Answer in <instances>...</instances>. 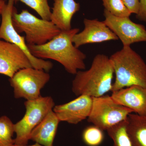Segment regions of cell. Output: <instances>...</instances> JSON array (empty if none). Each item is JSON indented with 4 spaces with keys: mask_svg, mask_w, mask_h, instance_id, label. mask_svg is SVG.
I'll return each mask as SVG.
<instances>
[{
    "mask_svg": "<svg viewBox=\"0 0 146 146\" xmlns=\"http://www.w3.org/2000/svg\"><path fill=\"white\" fill-rule=\"evenodd\" d=\"M78 28L61 31L51 40L41 45H27L31 54L40 59H50L61 64L68 72L76 75L78 70L86 69L85 54L75 46L72 38Z\"/></svg>",
    "mask_w": 146,
    "mask_h": 146,
    "instance_id": "1",
    "label": "cell"
},
{
    "mask_svg": "<svg viewBox=\"0 0 146 146\" xmlns=\"http://www.w3.org/2000/svg\"><path fill=\"white\" fill-rule=\"evenodd\" d=\"M114 68L110 57L97 54L87 70L78 71L72 82V91L77 96L92 98L104 96L112 91Z\"/></svg>",
    "mask_w": 146,
    "mask_h": 146,
    "instance_id": "2",
    "label": "cell"
},
{
    "mask_svg": "<svg viewBox=\"0 0 146 146\" xmlns=\"http://www.w3.org/2000/svg\"><path fill=\"white\" fill-rule=\"evenodd\" d=\"M110 58L115 75L111 92L133 85L146 87V63L130 46H123Z\"/></svg>",
    "mask_w": 146,
    "mask_h": 146,
    "instance_id": "3",
    "label": "cell"
},
{
    "mask_svg": "<svg viewBox=\"0 0 146 146\" xmlns=\"http://www.w3.org/2000/svg\"><path fill=\"white\" fill-rule=\"evenodd\" d=\"M12 22L18 33L25 34V39L27 45L44 44L61 32L51 21L37 18L26 9L18 13L14 7Z\"/></svg>",
    "mask_w": 146,
    "mask_h": 146,
    "instance_id": "4",
    "label": "cell"
},
{
    "mask_svg": "<svg viewBox=\"0 0 146 146\" xmlns=\"http://www.w3.org/2000/svg\"><path fill=\"white\" fill-rule=\"evenodd\" d=\"M24 104L26 108L25 115L22 119L14 124L16 133L14 144L19 145H27L32 131L55 106L51 97L41 96L35 100H27Z\"/></svg>",
    "mask_w": 146,
    "mask_h": 146,
    "instance_id": "5",
    "label": "cell"
},
{
    "mask_svg": "<svg viewBox=\"0 0 146 146\" xmlns=\"http://www.w3.org/2000/svg\"><path fill=\"white\" fill-rule=\"evenodd\" d=\"M93 98L92 109L87 120L103 131L125 121L129 114L134 113L131 109L116 102L111 96Z\"/></svg>",
    "mask_w": 146,
    "mask_h": 146,
    "instance_id": "6",
    "label": "cell"
},
{
    "mask_svg": "<svg viewBox=\"0 0 146 146\" xmlns=\"http://www.w3.org/2000/svg\"><path fill=\"white\" fill-rule=\"evenodd\" d=\"M50 78L48 72L32 67L20 70L9 78V81L15 98L31 100L41 96L40 91Z\"/></svg>",
    "mask_w": 146,
    "mask_h": 146,
    "instance_id": "7",
    "label": "cell"
},
{
    "mask_svg": "<svg viewBox=\"0 0 146 146\" xmlns=\"http://www.w3.org/2000/svg\"><path fill=\"white\" fill-rule=\"evenodd\" d=\"M15 0H8L2 12L1 23L0 26V39L18 46L25 52L35 69L48 72L52 69L53 64L49 61L37 58L33 55L29 50L25 36H22L16 30L12 22V13L14 9Z\"/></svg>",
    "mask_w": 146,
    "mask_h": 146,
    "instance_id": "8",
    "label": "cell"
},
{
    "mask_svg": "<svg viewBox=\"0 0 146 146\" xmlns=\"http://www.w3.org/2000/svg\"><path fill=\"white\" fill-rule=\"evenodd\" d=\"M104 15V22L121 40L123 46L146 42V29L143 25L134 23L129 17L114 16L105 9Z\"/></svg>",
    "mask_w": 146,
    "mask_h": 146,
    "instance_id": "9",
    "label": "cell"
},
{
    "mask_svg": "<svg viewBox=\"0 0 146 146\" xmlns=\"http://www.w3.org/2000/svg\"><path fill=\"white\" fill-rule=\"evenodd\" d=\"M32 67L28 58L19 47L0 39V74L11 78L20 70Z\"/></svg>",
    "mask_w": 146,
    "mask_h": 146,
    "instance_id": "10",
    "label": "cell"
},
{
    "mask_svg": "<svg viewBox=\"0 0 146 146\" xmlns=\"http://www.w3.org/2000/svg\"><path fill=\"white\" fill-rule=\"evenodd\" d=\"M83 23V30L75 35L72 38L73 44L76 48L86 44L119 39L104 21H100L97 19L84 18Z\"/></svg>",
    "mask_w": 146,
    "mask_h": 146,
    "instance_id": "11",
    "label": "cell"
},
{
    "mask_svg": "<svg viewBox=\"0 0 146 146\" xmlns=\"http://www.w3.org/2000/svg\"><path fill=\"white\" fill-rule=\"evenodd\" d=\"M93 102L92 97L81 95L67 103L55 106L53 111L60 122L77 124L89 117Z\"/></svg>",
    "mask_w": 146,
    "mask_h": 146,
    "instance_id": "12",
    "label": "cell"
},
{
    "mask_svg": "<svg viewBox=\"0 0 146 146\" xmlns=\"http://www.w3.org/2000/svg\"><path fill=\"white\" fill-rule=\"evenodd\" d=\"M111 96L119 104L146 117V87L133 85L112 92Z\"/></svg>",
    "mask_w": 146,
    "mask_h": 146,
    "instance_id": "13",
    "label": "cell"
},
{
    "mask_svg": "<svg viewBox=\"0 0 146 146\" xmlns=\"http://www.w3.org/2000/svg\"><path fill=\"white\" fill-rule=\"evenodd\" d=\"M80 9V5L75 0H54L50 21L61 31L72 29L73 16Z\"/></svg>",
    "mask_w": 146,
    "mask_h": 146,
    "instance_id": "14",
    "label": "cell"
},
{
    "mask_svg": "<svg viewBox=\"0 0 146 146\" xmlns=\"http://www.w3.org/2000/svg\"><path fill=\"white\" fill-rule=\"evenodd\" d=\"M60 122L53 110L50 111L32 131L30 140L42 145L53 146Z\"/></svg>",
    "mask_w": 146,
    "mask_h": 146,
    "instance_id": "15",
    "label": "cell"
},
{
    "mask_svg": "<svg viewBox=\"0 0 146 146\" xmlns=\"http://www.w3.org/2000/svg\"><path fill=\"white\" fill-rule=\"evenodd\" d=\"M126 121L127 132L132 146H146V117L131 113Z\"/></svg>",
    "mask_w": 146,
    "mask_h": 146,
    "instance_id": "16",
    "label": "cell"
},
{
    "mask_svg": "<svg viewBox=\"0 0 146 146\" xmlns=\"http://www.w3.org/2000/svg\"><path fill=\"white\" fill-rule=\"evenodd\" d=\"M126 125L125 120L106 131L113 142V146H132L127 132Z\"/></svg>",
    "mask_w": 146,
    "mask_h": 146,
    "instance_id": "17",
    "label": "cell"
},
{
    "mask_svg": "<svg viewBox=\"0 0 146 146\" xmlns=\"http://www.w3.org/2000/svg\"><path fill=\"white\" fill-rule=\"evenodd\" d=\"M14 124L6 116L0 117V146H11L14 144L13 139Z\"/></svg>",
    "mask_w": 146,
    "mask_h": 146,
    "instance_id": "18",
    "label": "cell"
},
{
    "mask_svg": "<svg viewBox=\"0 0 146 146\" xmlns=\"http://www.w3.org/2000/svg\"><path fill=\"white\" fill-rule=\"evenodd\" d=\"M104 131L95 125L87 127L83 130L82 139L88 146H99L104 139Z\"/></svg>",
    "mask_w": 146,
    "mask_h": 146,
    "instance_id": "19",
    "label": "cell"
},
{
    "mask_svg": "<svg viewBox=\"0 0 146 146\" xmlns=\"http://www.w3.org/2000/svg\"><path fill=\"white\" fill-rule=\"evenodd\" d=\"M20 1L35 11L41 18L50 21L51 11L48 0H15V2Z\"/></svg>",
    "mask_w": 146,
    "mask_h": 146,
    "instance_id": "20",
    "label": "cell"
},
{
    "mask_svg": "<svg viewBox=\"0 0 146 146\" xmlns=\"http://www.w3.org/2000/svg\"><path fill=\"white\" fill-rule=\"evenodd\" d=\"M106 9L112 15L120 17H129L131 13L122 0H102Z\"/></svg>",
    "mask_w": 146,
    "mask_h": 146,
    "instance_id": "21",
    "label": "cell"
},
{
    "mask_svg": "<svg viewBox=\"0 0 146 146\" xmlns=\"http://www.w3.org/2000/svg\"><path fill=\"white\" fill-rule=\"evenodd\" d=\"M128 10L131 13H138L140 7V0H122Z\"/></svg>",
    "mask_w": 146,
    "mask_h": 146,
    "instance_id": "22",
    "label": "cell"
},
{
    "mask_svg": "<svg viewBox=\"0 0 146 146\" xmlns=\"http://www.w3.org/2000/svg\"><path fill=\"white\" fill-rule=\"evenodd\" d=\"M136 18L146 23V0H140V7Z\"/></svg>",
    "mask_w": 146,
    "mask_h": 146,
    "instance_id": "23",
    "label": "cell"
},
{
    "mask_svg": "<svg viewBox=\"0 0 146 146\" xmlns=\"http://www.w3.org/2000/svg\"><path fill=\"white\" fill-rule=\"evenodd\" d=\"M5 3L4 0H1L0 1V21H1V16L2 12L4 7L5 5Z\"/></svg>",
    "mask_w": 146,
    "mask_h": 146,
    "instance_id": "24",
    "label": "cell"
},
{
    "mask_svg": "<svg viewBox=\"0 0 146 146\" xmlns=\"http://www.w3.org/2000/svg\"><path fill=\"white\" fill-rule=\"evenodd\" d=\"M45 146L44 145H40V144H39L38 143H35L34 145H15V144H14V145H12V146Z\"/></svg>",
    "mask_w": 146,
    "mask_h": 146,
    "instance_id": "25",
    "label": "cell"
},
{
    "mask_svg": "<svg viewBox=\"0 0 146 146\" xmlns=\"http://www.w3.org/2000/svg\"><path fill=\"white\" fill-rule=\"evenodd\" d=\"M0 1H1V0H0Z\"/></svg>",
    "mask_w": 146,
    "mask_h": 146,
    "instance_id": "26",
    "label": "cell"
}]
</instances>
